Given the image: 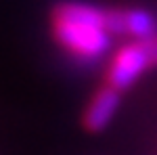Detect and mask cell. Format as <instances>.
I'll return each mask as SVG.
<instances>
[{
  "label": "cell",
  "mask_w": 157,
  "mask_h": 155,
  "mask_svg": "<svg viewBox=\"0 0 157 155\" xmlns=\"http://www.w3.org/2000/svg\"><path fill=\"white\" fill-rule=\"evenodd\" d=\"M105 6L84 0H63L50 15L52 38L75 59L86 63L101 61L113 42V36L105 25Z\"/></svg>",
  "instance_id": "cell-1"
},
{
  "label": "cell",
  "mask_w": 157,
  "mask_h": 155,
  "mask_svg": "<svg viewBox=\"0 0 157 155\" xmlns=\"http://www.w3.org/2000/svg\"><path fill=\"white\" fill-rule=\"evenodd\" d=\"M151 67V61L147 55V48L143 40H130L124 42L109 59L107 73H105V84L113 86L115 90H128L143 78Z\"/></svg>",
  "instance_id": "cell-2"
},
{
  "label": "cell",
  "mask_w": 157,
  "mask_h": 155,
  "mask_svg": "<svg viewBox=\"0 0 157 155\" xmlns=\"http://www.w3.org/2000/svg\"><path fill=\"white\" fill-rule=\"evenodd\" d=\"M120 103H121V92L115 90L113 86H101L97 92L92 95L90 103L86 105V111H84V126L88 128L90 132H101L105 130L111 119L115 118L117 109H120Z\"/></svg>",
  "instance_id": "cell-3"
},
{
  "label": "cell",
  "mask_w": 157,
  "mask_h": 155,
  "mask_svg": "<svg viewBox=\"0 0 157 155\" xmlns=\"http://www.w3.org/2000/svg\"><path fill=\"white\" fill-rule=\"evenodd\" d=\"M126 32L130 40H147L157 34V19L145 9H126Z\"/></svg>",
  "instance_id": "cell-4"
},
{
  "label": "cell",
  "mask_w": 157,
  "mask_h": 155,
  "mask_svg": "<svg viewBox=\"0 0 157 155\" xmlns=\"http://www.w3.org/2000/svg\"><path fill=\"white\" fill-rule=\"evenodd\" d=\"M143 44H145V48H147L151 67H157V34L151 36V38H147V40H143Z\"/></svg>",
  "instance_id": "cell-5"
}]
</instances>
